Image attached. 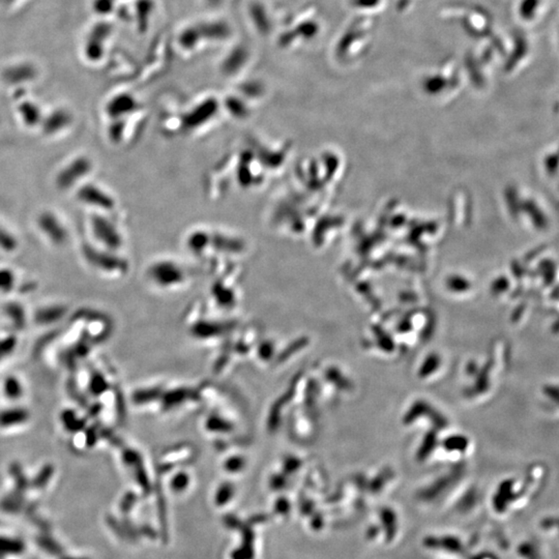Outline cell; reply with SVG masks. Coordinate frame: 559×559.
<instances>
[{
  "mask_svg": "<svg viewBox=\"0 0 559 559\" xmlns=\"http://www.w3.org/2000/svg\"><path fill=\"white\" fill-rule=\"evenodd\" d=\"M37 224L41 234L52 244L56 245V246L66 244L68 240V231L55 214L49 211H43L37 217Z\"/></svg>",
  "mask_w": 559,
  "mask_h": 559,
  "instance_id": "cell-3",
  "label": "cell"
},
{
  "mask_svg": "<svg viewBox=\"0 0 559 559\" xmlns=\"http://www.w3.org/2000/svg\"><path fill=\"white\" fill-rule=\"evenodd\" d=\"M16 346V340L14 338L4 339L0 341V359H3L6 355L10 354Z\"/></svg>",
  "mask_w": 559,
  "mask_h": 559,
  "instance_id": "cell-19",
  "label": "cell"
},
{
  "mask_svg": "<svg viewBox=\"0 0 559 559\" xmlns=\"http://www.w3.org/2000/svg\"><path fill=\"white\" fill-rule=\"evenodd\" d=\"M82 254L85 260L91 267L102 269V271H115L124 265V261L120 260L117 256H114L109 251H103L91 246V245H84L82 247Z\"/></svg>",
  "mask_w": 559,
  "mask_h": 559,
  "instance_id": "cell-4",
  "label": "cell"
},
{
  "mask_svg": "<svg viewBox=\"0 0 559 559\" xmlns=\"http://www.w3.org/2000/svg\"><path fill=\"white\" fill-rule=\"evenodd\" d=\"M77 197L81 202L104 211H111L114 207L113 198L105 191L93 184H85L79 189Z\"/></svg>",
  "mask_w": 559,
  "mask_h": 559,
  "instance_id": "cell-5",
  "label": "cell"
},
{
  "mask_svg": "<svg viewBox=\"0 0 559 559\" xmlns=\"http://www.w3.org/2000/svg\"><path fill=\"white\" fill-rule=\"evenodd\" d=\"M426 548L433 550H444L451 553H462L464 550L462 542L459 538L453 536H442V537H427L424 540Z\"/></svg>",
  "mask_w": 559,
  "mask_h": 559,
  "instance_id": "cell-7",
  "label": "cell"
},
{
  "mask_svg": "<svg viewBox=\"0 0 559 559\" xmlns=\"http://www.w3.org/2000/svg\"><path fill=\"white\" fill-rule=\"evenodd\" d=\"M21 116L26 126H35L41 124V116L39 110L31 104H24L20 108Z\"/></svg>",
  "mask_w": 559,
  "mask_h": 559,
  "instance_id": "cell-13",
  "label": "cell"
},
{
  "mask_svg": "<svg viewBox=\"0 0 559 559\" xmlns=\"http://www.w3.org/2000/svg\"><path fill=\"white\" fill-rule=\"evenodd\" d=\"M16 284V275L10 269H0V292L8 293L14 289Z\"/></svg>",
  "mask_w": 559,
  "mask_h": 559,
  "instance_id": "cell-15",
  "label": "cell"
},
{
  "mask_svg": "<svg viewBox=\"0 0 559 559\" xmlns=\"http://www.w3.org/2000/svg\"><path fill=\"white\" fill-rule=\"evenodd\" d=\"M60 559H85V558H76V556H61V558H60Z\"/></svg>",
  "mask_w": 559,
  "mask_h": 559,
  "instance_id": "cell-20",
  "label": "cell"
},
{
  "mask_svg": "<svg viewBox=\"0 0 559 559\" xmlns=\"http://www.w3.org/2000/svg\"><path fill=\"white\" fill-rule=\"evenodd\" d=\"M383 519L384 533H386V541L392 542L397 535L396 518L392 512H386L382 514Z\"/></svg>",
  "mask_w": 559,
  "mask_h": 559,
  "instance_id": "cell-16",
  "label": "cell"
},
{
  "mask_svg": "<svg viewBox=\"0 0 559 559\" xmlns=\"http://www.w3.org/2000/svg\"><path fill=\"white\" fill-rule=\"evenodd\" d=\"M3 392L6 399L18 400L23 395V386L20 380L15 376H8L4 379Z\"/></svg>",
  "mask_w": 559,
  "mask_h": 559,
  "instance_id": "cell-12",
  "label": "cell"
},
{
  "mask_svg": "<svg viewBox=\"0 0 559 559\" xmlns=\"http://www.w3.org/2000/svg\"><path fill=\"white\" fill-rule=\"evenodd\" d=\"M30 417V413L23 407H12L0 411V428H12L23 425Z\"/></svg>",
  "mask_w": 559,
  "mask_h": 559,
  "instance_id": "cell-9",
  "label": "cell"
},
{
  "mask_svg": "<svg viewBox=\"0 0 559 559\" xmlns=\"http://www.w3.org/2000/svg\"><path fill=\"white\" fill-rule=\"evenodd\" d=\"M18 248V240L6 228L0 225V249L4 252H14Z\"/></svg>",
  "mask_w": 559,
  "mask_h": 559,
  "instance_id": "cell-14",
  "label": "cell"
},
{
  "mask_svg": "<svg viewBox=\"0 0 559 559\" xmlns=\"http://www.w3.org/2000/svg\"><path fill=\"white\" fill-rule=\"evenodd\" d=\"M37 543L41 550L52 556H61L64 553V549L60 544L50 533H43V535L41 533L37 537Z\"/></svg>",
  "mask_w": 559,
  "mask_h": 559,
  "instance_id": "cell-11",
  "label": "cell"
},
{
  "mask_svg": "<svg viewBox=\"0 0 559 559\" xmlns=\"http://www.w3.org/2000/svg\"><path fill=\"white\" fill-rule=\"evenodd\" d=\"M6 314L14 320L17 326L23 325L24 322V309L22 305L17 303H8L6 307Z\"/></svg>",
  "mask_w": 559,
  "mask_h": 559,
  "instance_id": "cell-17",
  "label": "cell"
},
{
  "mask_svg": "<svg viewBox=\"0 0 559 559\" xmlns=\"http://www.w3.org/2000/svg\"><path fill=\"white\" fill-rule=\"evenodd\" d=\"M66 309L64 305H51V307H41L37 312V320L41 323H49L59 319L66 313Z\"/></svg>",
  "mask_w": 559,
  "mask_h": 559,
  "instance_id": "cell-10",
  "label": "cell"
},
{
  "mask_svg": "<svg viewBox=\"0 0 559 559\" xmlns=\"http://www.w3.org/2000/svg\"><path fill=\"white\" fill-rule=\"evenodd\" d=\"M72 124V116L64 110H58L50 114L47 118L41 120V128L44 134L47 136H53L58 134L60 131L64 130Z\"/></svg>",
  "mask_w": 559,
  "mask_h": 559,
  "instance_id": "cell-6",
  "label": "cell"
},
{
  "mask_svg": "<svg viewBox=\"0 0 559 559\" xmlns=\"http://www.w3.org/2000/svg\"><path fill=\"white\" fill-rule=\"evenodd\" d=\"M91 229L93 236L108 250H116L122 246V240L116 226L103 216L93 215L91 217Z\"/></svg>",
  "mask_w": 559,
  "mask_h": 559,
  "instance_id": "cell-2",
  "label": "cell"
},
{
  "mask_svg": "<svg viewBox=\"0 0 559 559\" xmlns=\"http://www.w3.org/2000/svg\"><path fill=\"white\" fill-rule=\"evenodd\" d=\"M26 551V544L20 538L0 536V559L19 558Z\"/></svg>",
  "mask_w": 559,
  "mask_h": 559,
  "instance_id": "cell-8",
  "label": "cell"
},
{
  "mask_svg": "<svg viewBox=\"0 0 559 559\" xmlns=\"http://www.w3.org/2000/svg\"><path fill=\"white\" fill-rule=\"evenodd\" d=\"M93 169V163L87 157H78L64 166L56 176L55 184L60 190H68L84 178Z\"/></svg>",
  "mask_w": 559,
  "mask_h": 559,
  "instance_id": "cell-1",
  "label": "cell"
},
{
  "mask_svg": "<svg viewBox=\"0 0 559 559\" xmlns=\"http://www.w3.org/2000/svg\"><path fill=\"white\" fill-rule=\"evenodd\" d=\"M538 3H539L538 0H525L523 6H521V14L523 15V17L527 19L533 18Z\"/></svg>",
  "mask_w": 559,
  "mask_h": 559,
  "instance_id": "cell-18",
  "label": "cell"
}]
</instances>
